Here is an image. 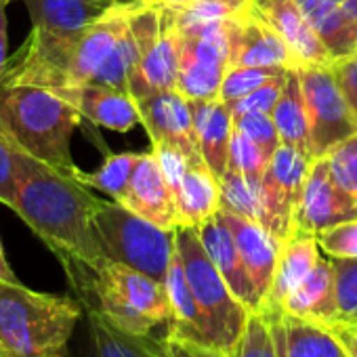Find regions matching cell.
I'll return each mask as SVG.
<instances>
[{"instance_id":"6da1fadb","label":"cell","mask_w":357,"mask_h":357,"mask_svg":"<svg viewBox=\"0 0 357 357\" xmlns=\"http://www.w3.org/2000/svg\"><path fill=\"white\" fill-rule=\"evenodd\" d=\"M101 202L74 174L20 147V192L13 213L49 246L63 269L95 267L105 259L93 225Z\"/></svg>"},{"instance_id":"7a4b0ae2","label":"cell","mask_w":357,"mask_h":357,"mask_svg":"<svg viewBox=\"0 0 357 357\" xmlns=\"http://www.w3.org/2000/svg\"><path fill=\"white\" fill-rule=\"evenodd\" d=\"M66 275L84 309H97L122 330L151 334L170 321L166 286L132 267L103 259L95 267H70Z\"/></svg>"},{"instance_id":"3957f363","label":"cell","mask_w":357,"mask_h":357,"mask_svg":"<svg viewBox=\"0 0 357 357\" xmlns=\"http://www.w3.org/2000/svg\"><path fill=\"white\" fill-rule=\"evenodd\" d=\"M82 313L74 296L0 282V351L5 357H66Z\"/></svg>"},{"instance_id":"277c9868","label":"cell","mask_w":357,"mask_h":357,"mask_svg":"<svg viewBox=\"0 0 357 357\" xmlns=\"http://www.w3.org/2000/svg\"><path fill=\"white\" fill-rule=\"evenodd\" d=\"M84 116L53 91L26 84H0V128L34 158L74 174L72 135Z\"/></svg>"},{"instance_id":"5b68a950","label":"cell","mask_w":357,"mask_h":357,"mask_svg":"<svg viewBox=\"0 0 357 357\" xmlns=\"http://www.w3.org/2000/svg\"><path fill=\"white\" fill-rule=\"evenodd\" d=\"M93 225L105 259L132 267L164 284L176 255L174 229H162L114 200L99 204Z\"/></svg>"},{"instance_id":"8992f818","label":"cell","mask_w":357,"mask_h":357,"mask_svg":"<svg viewBox=\"0 0 357 357\" xmlns=\"http://www.w3.org/2000/svg\"><path fill=\"white\" fill-rule=\"evenodd\" d=\"M176 255L204 313L208 340L217 349H231L246 330L250 311L236 298L225 278L208 257L198 227H176Z\"/></svg>"},{"instance_id":"52a82bcc","label":"cell","mask_w":357,"mask_h":357,"mask_svg":"<svg viewBox=\"0 0 357 357\" xmlns=\"http://www.w3.org/2000/svg\"><path fill=\"white\" fill-rule=\"evenodd\" d=\"M229 57L227 22L181 28V61L174 89L190 101L219 99L221 84L229 72Z\"/></svg>"},{"instance_id":"ba28073f","label":"cell","mask_w":357,"mask_h":357,"mask_svg":"<svg viewBox=\"0 0 357 357\" xmlns=\"http://www.w3.org/2000/svg\"><path fill=\"white\" fill-rule=\"evenodd\" d=\"M309 116V151L324 158L334 145L357 132V116L347 103L332 66H303L296 70Z\"/></svg>"},{"instance_id":"9c48e42d","label":"cell","mask_w":357,"mask_h":357,"mask_svg":"<svg viewBox=\"0 0 357 357\" xmlns=\"http://www.w3.org/2000/svg\"><path fill=\"white\" fill-rule=\"evenodd\" d=\"M353 219H357L355 198L334 183L326 158H315L292 213V231L317 236L324 229Z\"/></svg>"},{"instance_id":"30bf717a","label":"cell","mask_w":357,"mask_h":357,"mask_svg":"<svg viewBox=\"0 0 357 357\" xmlns=\"http://www.w3.org/2000/svg\"><path fill=\"white\" fill-rule=\"evenodd\" d=\"M229 26V70L231 68H280L298 70V61L275 32V28L257 11L227 22Z\"/></svg>"},{"instance_id":"8fae6325","label":"cell","mask_w":357,"mask_h":357,"mask_svg":"<svg viewBox=\"0 0 357 357\" xmlns=\"http://www.w3.org/2000/svg\"><path fill=\"white\" fill-rule=\"evenodd\" d=\"M114 202L155 223L162 229L178 227L176 202L153 151L141 153L124 194Z\"/></svg>"},{"instance_id":"7c38bea8","label":"cell","mask_w":357,"mask_h":357,"mask_svg":"<svg viewBox=\"0 0 357 357\" xmlns=\"http://www.w3.org/2000/svg\"><path fill=\"white\" fill-rule=\"evenodd\" d=\"M141 124L145 126L151 143L170 141L181 147L188 155L200 153L194 128L192 101L176 89L155 91L137 99Z\"/></svg>"},{"instance_id":"4fadbf2b","label":"cell","mask_w":357,"mask_h":357,"mask_svg":"<svg viewBox=\"0 0 357 357\" xmlns=\"http://www.w3.org/2000/svg\"><path fill=\"white\" fill-rule=\"evenodd\" d=\"M219 217L225 221V225L229 227V231L236 240L238 252L244 261V267L255 284V290H257L261 307H263V303L269 294V288L273 284V275L278 269V261H280L284 242H280L265 227H261L259 223H255L242 215L221 208Z\"/></svg>"},{"instance_id":"5bb4252c","label":"cell","mask_w":357,"mask_h":357,"mask_svg":"<svg viewBox=\"0 0 357 357\" xmlns=\"http://www.w3.org/2000/svg\"><path fill=\"white\" fill-rule=\"evenodd\" d=\"M280 357H349L332 326L290 315L286 311H263Z\"/></svg>"},{"instance_id":"9a60e30c","label":"cell","mask_w":357,"mask_h":357,"mask_svg":"<svg viewBox=\"0 0 357 357\" xmlns=\"http://www.w3.org/2000/svg\"><path fill=\"white\" fill-rule=\"evenodd\" d=\"M257 11L275 28L292 51L298 68L303 66H332L334 59L319 40L296 0H257Z\"/></svg>"},{"instance_id":"2e32d148","label":"cell","mask_w":357,"mask_h":357,"mask_svg":"<svg viewBox=\"0 0 357 357\" xmlns=\"http://www.w3.org/2000/svg\"><path fill=\"white\" fill-rule=\"evenodd\" d=\"M311 164L313 158L307 151L282 143L271 155L269 166L263 174V183L273 204V211L290 227V234H292V213L309 176Z\"/></svg>"},{"instance_id":"e0dca14e","label":"cell","mask_w":357,"mask_h":357,"mask_svg":"<svg viewBox=\"0 0 357 357\" xmlns=\"http://www.w3.org/2000/svg\"><path fill=\"white\" fill-rule=\"evenodd\" d=\"M198 234H200V240H202L208 257L213 259V263L225 278V282L231 288V292L236 294V298L250 313L259 311L261 301L255 290V284L244 267V261L238 252L236 240H234L229 227L225 225V221L219 217V213L213 219H208L206 223H202L198 227Z\"/></svg>"},{"instance_id":"ac0fdd59","label":"cell","mask_w":357,"mask_h":357,"mask_svg":"<svg viewBox=\"0 0 357 357\" xmlns=\"http://www.w3.org/2000/svg\"><path fill=\"white\" fill-rule=\"evenodd\" d=\"M221 208L242 215L269 234H273L280 242H286L290 236V227L278 217L269 194L265 190L263 178H250L238 172H225L221 178Z\"/></svg>"},{"instance_id":"d6986e66","label":"cell","mask_w":357,"mask_h":357,"mask_svg":"<svg viewBox=\"0 0 357 357\" xmlns=\"http://www.w3.org/2000/svg\"><path fill=\"white\" fill-rule=\"evenodd\" d=\"M221 211V183L202 158L188 155V170L176 194L178 227H200Z\"/></svg>"},{"instance_id":"ffe728a7","label":"cell","mask_w":357,"mask_h":357,"mask_svg":"<svg viewBox=\"0 0 357 357\" xmlns=\"http://www.w3.org/2000/svg\"><path fill=\"white\" fill-rule=\"evenodd\" d=\"M32 30L51 36H78L109 7L107 0H24Z\"/></svg>"},{"instance_id":"44dd1931","label":"cell","mask_w":357,"mask_h":357,"mask_svg":"<svg viewBox=\"0 0 357 357\" xmlns=\"http://www.w3.org/2000/svg\"><path fill=\"white\" fill-rule=\"evenodd\" d=\"M317 236L307 231H292L288 240L282 244L278 269L273 275V284L269 294L261 307V311H282L286 298L294 292V288L309 275L315 263L321 259Z\"/></svg>"},{"instance_id":"7402d4cb","label":"cell","mask_w":357,"mask_h":357,"mask_svg":"<svg viewBox=\"0 0 357 357\" xmlns=\"http://www.w3.org/2000/svg\"><path fill=\"white\" fill-rule=\"evenodd\" d=\"M164 344L168 357H280L269 317L263 311L250 313L244 334L231 349H217L213 344H200L168 334H164Z\"/></svg>"},{"instance_id":"603a6c76","label":"cell","mask_w":357,"mask_h":357,"mask_svg":"<svg viewBox=\"0 0 357 357\" xmlns=\"http://www.w3.org/2000/svg\"><path fill=\"white\" fill-rule=\"evenodd\" d=\"M192 109L198 149L215 172V176L221 181L223 174L227 172L229 143L234 135L231 109L221 99H196L192 101Z\"/></svg>"},{"instance_id":"cb8c5ba5","label":"cell","mask_w":357,"mask_h":357,"mask_svg":"<svg viewBox=\"0 0 357 357\" xmlns=\"http://www.w3.org/2000/svg\"><path fill=\"white\" fill-rule=\"evenodd\" d=\"M89 326V357H168L164 338L118 328L97 309H84Z\"/></svg>"},{"instance_id":"d4e9b609","label":"cell","mask_w":357,"mask_h":357,"mask_svg":"<svg viewBox=\"0 0 357 357\" xmlns=\"http://www.w3.org/2000/svg\"><path fill=\"white\" fill-rule=\"evenodd\" d=\"M70 103L80 109L84 120L116 132H128L130 128L141 124L139 105L135 97L126 91L91 82L78 89L70 97Z\"/></svg>"},{"instance_id":"484cf974","label":"cell","mask_w":357,"mask_h":357,"mask_svg":"<svg viewBox=\"0 0 357 357\" xmlns=\"http://www.w3.org/2000/svg\"><path fill=\"white\" fill-rule=\"evenodd\" d=\"M282 311L326 326L338 324V307L334 294V269L330 259H319L309 275L286 298Z\"/></svg>"},{"instance_id":"4316f807","label":"cell","mask_w":357,"mask_h":357,"mask_svg":"<svg viewBox=\"0 0 357 357\" xmlns=\"http://www.w3.org/2000/svg\"><path fill=\"white\" fill-rule=\"evenodd\" d=\"M164 286H166V294H168L170 311H172L166 334L174 338L200 342V344H211L204 313L194 296V290L188 282V275H185V269L181 265L178 255H174L170 263Z\"/></svg>"},{"instance_id":"83f0119b","label":"cell","mask_w":357,"mask_h":357,"mask_svg":"<svg viewBox=\"0 0 357 357\" xmlns=\"http://www.w3.org/2000/svg\"><path fill=\"white\" fill-rule=\"evenodd\" d=\"M334 63L357 55V26L334 0H296Z\"/></svg>"},{"instance_id":"f1b7e54d","label":"cell","mask_w":357,"mask_h":357,"mask_svg":"<svg viewBox=\"0 0 357 357\" xmlns=\"http://www.w3.org/2000/svg\"><path fill=\"white\" fill-rule=\"evenodd\" d=\"M273 122L278 126L280 139L286 145H294L303 151H309V116H307V103L303 95V84L296 70H288L282 95L271 112ZM313 158V155H311Z\"/></svg>"},{"instance_id":"f546056e","label":"cell","mask_w":357,"mask_h":357,"mask_svg":"<svg viewBox=\"0 0 357 357\" xmlns=\"http://www.w3.org/2000/svg\"><path fill=\"white\" fill-rule=\"evenodd\" d=\"M178 24V28H194L211 22H231L255 11L257 0H172L162 3Z\"/></svg>"},{"instance_id":"4dcf8cb0","label":"cell","mask_w":357,"mask_h":357,"mask_svg":"<svg viewBox=\"0 0 357 357\" xmlns=\"http://www.w3.org/2000/svg\"><path fill=\"white\" fill-rule=\"evenodd\" d=\"M141 153H109L105 158V162L95 170V172H84L80 168L74 170V176L78 178L80 183H84L86 188H95L103 194H107L112 200H118L128 181L132 176V170L139 162Z\"/></svg>"},{"instance_id":"1f68e13d","label":"cell","mask_w":357,"mask_h":357,"mask_svg":"<svg viewBox=\"0 0 357 357\" xmlns=\"http://www.w3.org/2000/svg\"><path fill=\"white\" fill-rule=\"evenodd\" d=\"M137 66H139V51H137V43L132 38V32L126 24L116 47L112 49V53L107 55V59L103 61V66L95 74L93 84H101V86H109V89L130 93L128 86H130V78L137 72Z\"/></svg>"},{"instance_id":"d6a6232c","label":"cell","mask_w":357,"mask_h":357,"mask_svg":"<svg viewBox=\"0 0 357 357\" xmlns=\"http://www.w3.org/2000/svg\"><path fill=\"white\" fill-rule=\"evenodd\" d=\"M286 72L288 70H280V68H231L221 84L219 99L229 105V103L255 93L257 89L284 78Z\"/></svg>"},{"instance_id":"836d02e7","label":"cell","mask_w":357,"mask_h":357,"mask_svg":"<svg viewBox=\"0 0 357 357\" xmlns=\"http://www.w3.org/2000/svg\"><path fill=\"white\" fill-rule=\"evenodd\" d=\"M330 261L334 269L338 324L353 326L357 321V259H330Z\"/></svg>"},{"instance_id":"e575fe53","label":"cell","mask_w":357,"mask_h":357,"mask_svg":"<svg viewBox=\"0 0 357 357\" xmlns=\"http://www.w3.org/2000/svg\"><path fill=\"white\" fill-rule=\"evenodd\" d=\"M269 155L252 141L248 139L240 128L234 126L231 143H229V160H227V172H238L250 178H263Z\"/></svg>"},{"instance_id":"d590c367","label":"cell","mask_w":357,"mask_h":357,"mask_svg":"<svg viewBox=\"0 0 357 357\" xmlns=\"http://www.w3.org/2000/svg\"><path fill=\"white\" fill-rule=\"evenodd\" d=\"M324 158L334 183L357 198V132L334 145Z\"/></svg>"},{"instance_id":"8d00e7d4","label":"cell","mask_w":357,"mask_h":357,"mask_svg":"<svg viewBox=\"0 0 357 357\" xmlns=\"http://www.w3.org/2000/svg\"><path fill=\"white\" fill-rule=\"evenodd\" d=\"M20 192V145L0 128V204L13 211Z\"/></svg>"},{"instance_id":"74e56055","label":"cell","mask_w":357,"mask_h":357,"mask_svg":"<svg viewBox=\"0 0 357 357\" xmlns=\"http://www.w3.org/2000/svg\"><path fill=\"white\" fill-rule=\"evenodd\" d=\"M234 126L240 128L248 139H252L269 158L282 145V139H280V132L271 114H244L240 118H234Z\"/></svg>"},{"instance_id":"f35d334b","label":"cell","mask_w":357,"mask_h":357,"mask_svg":"<svg viewBox=\"0 0 357 357\" xmlns=\"http://www.w3.org/2000/svg\"><path fill=\"white\" fill-rule=\"evenodd\" d=\"M317 244L330 259H357V219L319 231Z\"/></svg>"},{"instance_id":"ab89813d","label":"cell","mask_w":357,"mask_h":357,"mask_svg":"<svg viewBox=\"0 0 357 357\" xmlns=\"http://www.w3.org/2000/svg\"><path fill=\"white\" fill-rule=\"evenodd\" d=\"M288 76V72H286ZM286 76L280 78V80H273L261 89H257L255 93L229 103V109H231V116L234 118H240L244 114H271L280 95H282V89H284V82H286Z\"/></svg>"},{"instance_id":"60d3db41","label":"cell","mask_w":357,"mask_h":357,"mask_svg":"<svg viewBox=\"0 0 357 357\" xmlns=\"http://www.w3.org/2000/svg\"><path fill=\"white\" fill-rule=\"evenodd\" d=\"M334 74L338 78V84L342 89L347 103L351 105L353 114L357 116V55L342 59V61H336Z\"/></svg>"},{"instance_id":"b9f144b4","label":"cell","mask_w":357,"mask_h":357,"mask_svg":"<svg viewBox=\"0 0 357 357\" xmlns=\"http://www.w3.org/2000/svg\"><path fill=\"white\" fill-rule=\"evenodd\" d=\"M11 0H0V80L5 76L9 55H7V5Z\"/></svg>"},{"instance_id":"7bdbcfd3","label":"cell","mask_w":357,"mask_h":357,"mask_svg":"<svg viewBox=\"0 0 357 357\" xmlns=\"http://www.w3.org/2000/svg\"><path fill=\"white\" fill-rule=\"evenodd\" d=\"M332 328H334V332L338 334V338L342 340V344H344L349 357H357V332H353L349 326H342V324H336V326H332Z\"/></svg>"},{"instance_id":"ee69618b","label":"cell","mask_w":357,"mask_h":357,"mask_svg":"<svg viewBox=\"0 0 357 357\" xmlns=\"http://www.w3.org/2000/svg\"><path fill=\"white\" fill-rule=\"evenodd\" d=\"M0 282H9V284H17V275L11 269V265L7 263L5 250H3V242H0Z\"/></svg>"},{"instance_id":"f6af8a7d","label":"cell","mask_w":357,"mask_h":357,"mask_svg":"<svg viewBox=\"0 0 357 357\" xmlns=\"http://www.w3.org/2000/svg\"><path fill=\"white\" fill-rule=\"evenodd\" d=\"M342 9H344V13L351 17V22L357 26V0H344V3H342Z\"/></svg>"},{"instance_id":"bcb514c9","label":"cell","mask_w":357,"mask_h":357,"mask_svg":"<svg viewBox=\"0 0 357 357\" xmlns=\"http://www.w3.org/2000/svg\"><path fill=\"white\" fill-rule=\"evenodd\" d=\"M107 3H112V5H118V3H122V0H107Z\"/></svg>"},{"instance_id":"7dc6e473","label":"cell","mask_w":357,"mask_h":357,"mask_svg":"<svg viewBox=\"0 0 357 357\" xmlns=\"http://www.w3.org/2000/svg\"><path fill=\"white\" fill-rule=\"evenodd\" d=\"M349 328H351V330H353V332H357V321H355V324H353V326H349Z\"/></svg>"},{"instance_id":"c3c4849f","label":"cell","mask_w":357,"mask_h":357,"mask_svg":"<svg viewBox=\"0 0 357 357\" xmlns=\"http://www.w3.org/2000/svg\"><path fill=\"white\" fill-rule=\"evenodd\" d=\"M153 3H172V0H153Z\"/></svg>"},{"instance_id":"681fc988","label":"cell","mask_w":357,"mask_h":357,"mask_svg":"<svg viewBox=\"0 0 357 357\" xmlns=\"http://www.w3.org/2000/svg\"><path fill=\"white\" fill-rule=\"evenodd\" d=\"M0 357H5V355H3V351H0Z\"/></svg>"},{"instance_id":"f907efd6","label":"cell","mask_w":357,"mask_h":357,"mask_svg":"<svg viewBox=\"0 0 357 357\" xmlns=\"http://www.w3.org/2000/svg\"><path fill=\"white\" fill-rule=\"evenodd\" d=\"M355 206H357V198H355Z\"/></svg>"}]
</instances>
